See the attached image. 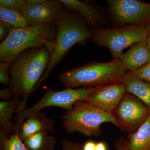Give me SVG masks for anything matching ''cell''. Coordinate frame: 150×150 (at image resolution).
Here are the masks:
<instances>
[{"instance_id": "27", "label": "cell", "mask_w": 150, "mask_h": 150, "mask_svg": "<svg viewBox=\"0 0 150 150\" xmlns=\"http://www.w3.org/2000/svg\"><path fill=\"white\" fill-rule=\"evenodd\" d=\"M11 28L7 25L0 22V39L2 40L7 37Z\"/></svg>"}, {"instance_id": "3", "label": "cell", "mask_w": 150, "mask_h": 150, "mask_svg": "<svg viewBox=\"0 0 150 150\" xmlns=\"http://www.w3.org/2000/svg\"><path fill=\"white\" fill-rule=\"evenodd\" d=\"M126 73L120 59H112L107 62H89L65 70L60 73L59 79L66 88H91L120 81Z\"/></svg>"}, {"instance_id": "26", "label": "cell", "mask_w": 150, "mask_h": 150, "mask_svg": "<svg viewBox=\"0 0 150 150\" xmlns=\"http://www.w3.org/2000/svg\"><path fill=\"white\" fill-rule=\"evenodd\" d=\"M14 96L8 87L2 89L0 90V98L3 101L10 100L13 98Z\"/></svg>"}, {"instance_id": "8", "label": "cell", "mask_w": 150, "mask_h": 150, "mask_svg": "<svg viewBox=\"0 0 150 150\" xmlns=\"http://www.w3.org/2000/svg\"><path fill=\"white\" fill-rule=\"evenodd\" d=\"M111 27L145 26L150 23V3L139 0H107Z\"/></svg>"}, {"instance_id": "18", "label": "cell", "mask_w": 150, "mask_h": 150, "mask_svg": "<svg viewBox=\"0 0 150 150\" xmlns=\"http://www.w3.org/2000/svg\"><path fill=\"white\" fill-rule=\"evenodd\" d=\"M53 134L47 132L37 133L23 141L29 150H55L57 141Z\"/></svg>"}, {"instance_id": "17", "label": "cell", "mask_w": 150, "mask_h": 150, "mask_svg": "<svg viewBox=\"0 0 150 150\" xmlns=\"http://www.w3.org/2000/svg\"><path fill=\"white\" fill-rule=\"evenodd\" d=\"M129 150H150V114L136 132L128 138Z\"/></svg>"}, {"instance_id": "16", "label": "cell", "mask_w": 150, "mask_h": 150, "mask_svg": "<svg viewBox=\"0 0 150 150\" xmlns=\"http://www.w3.org/2000/svg\"><path fill=\"white\" fill-rule=\"evenodd\" d=\"M120 81L125 86L127 92L133 94L141 100L150 111V83L129 72H126Z\"/></svg>"}, {"instance_id": "30", "label": "cell", "mask_w": 150, "mask_h": 150, "mask_svg": "<svg viewBox=\"0 0 150 150\" xmlns=\"http://www.w3.org/2000/svg\"><path fill=\"white\" fill-rule=\"evenodd\" d=\"M95 150H108L107 145L104 142H97L96 143Z\"/></svg>"}, {"instance_id": "22", "label": "cell", "mask_w": 150, "mask_h": 150, "mask_svg": "<svg viewBox=\"0 0 150 150\" xmlns=\"http://www.w3.org/2000/svg\"><path fill=\"white\" fill-rule=\"evenodd\" d=\"M131 72L137 77L150 83V61L139 69Z\"/></svg>"}, {"instance_id": "9", "label": "cell", "mask_w": 150, "mask_h": 150, "mask_svg": "<svg viewBox=\"0 0 150 150\" xmlns=\"http://www.w3.org/2000/svg\"><path fill=\"white\" fill-rule=\"evenodd\" d=\"M123 132L132 134L139 129L150 114L147 106L133 94L126 92L112 111Z\"/></svg>"}, {"instance_id": "24", "label": "cell", "mask_w": 150, "mask_h": 150, "mask_svg": "<svg viewBox=\"0 0 150 150\" xmlns=\"http://www.w3.org/2000/svg\"><path fill=\"white\" fill-rule=\"evenodd\" d=\"M0 7L4 8L21 12L17 0H1Z\"/></svg>"}, {"instance_id": "32", "label": "cell", "mask_w": 150, "mask_h": 150, "mask_svg": "<svg viewBox=\"0 0 150 150\" xmlns=\"http://www.w3.org/2000/svg\"><path fill=\"white\" fill-rule=\"evenodd\" d=\"M147 31L146 42L148 48L150 51V23L145 26Z\"/></svg>"}, {"instance_id": "29", "label": "cell", "mask_w": 150, "mask_h": 150, "mask_svg": "<svg viewBox=\"0 0 150 150\" xmlns=\"http://www.w3.org/2000/svg\"><path fill=\"white\" fill-rule=\"evenodd\" d=\"M46 0H26L27 7L37 5L44 2Z\"/></svg>"}, {"instance_id": "1", "label": "cell", "mask_w": 150, "mask_h": 150, "mask_svg": "<svg viewBox=\"0 0 150 150\" xmlns=\"http://www.w3.org/2000/svg\"><path fill=\"white\" fill-rule=\"evenodd\" d=\"M50 58L49 50L43 46L23 51L11 66V83L8 87L14 97L22 100L17 113L26 108V101L46 72Z\"/></svg>"}, {"instance_id": "2", "label": "cell", "mask_w": 150, "mask_h": 150, "mask_svg": "<svg viewBox=\"0 0 150 150\" xmlns=\"http://www.w3.org/2000/svg\"><path fill=\"white\" fill-rule=\"evenodd\" d=\"M57 35L46 72L33 91L48 79L54 68L76 44L85 45L91 37V28L78 14L64 8L55 22Z\"/></svg>"}, {"instance_id": "21", "label": "cell", "mask_w": 150, "mask_h": 150, "mask_svg": "<svg viewBox=\"0 0 150 150\" xmlns=\"http://www.w3.org/2000/svg\"><path fill=\"white\" fill-rule=\"evenodd\" d=\"M11 64L6 62H0V82L4 86L10 85L11 78L9 71Z\"/></svg>"}, {"instance_id": "25", "label": "cell", "mask_w": 150, "mask_h": 150, "mask_svg": "<svg viewBox=\"0 0 150 150\" xmlns=\"http://www.w3.org/2000/svg\"><path fill=\"white\" fill-rule=\"evenodd\" d=\"M114 146L117 150H129L127 139L121 137L114 142Z\"/></svg>"}, {"instance_id": "7", "label": "cell", "mask_w": 150, "mask_h": 150, "mask_svg": "<svg viewBox=\"0 0 150 150\" xmlns=\"http://www.w3.org/2000/svg\"><path fill=\"white\" fill-rule=\"evenodd\" d=\"M96 88H67L60 91H54L51 88L48 89L35 104L28 108H25L17 113V119L14 123L12 134H18L22 124L27 118L41 112L46 108L57 107L67 111L71 110L76 102L84 100Z\"/></svg>"}, {"instance_id": "31", "label": "cell", "mask_w": 150, "mask_h": 150, "mask_svg": "<svg viewBox=\"0 0 150 150\" xmlns=\"http://www.w3.org/2000/svg\"><path fill=\"white\" fill-rule=\"evenodd\" d=\"M21 12L27 7L26 0H17Z\"/></svg>"}, {"instance_id": "12", "label": "cell", "mask_w": 150, "mask_h": 150, "mask_svg": "<svg viewBox=\"0 0 150 150\" xmlns=\"http://www.w3.org/2000/svg\"><path fill=\"white\" fill-rule=\"evenodd\" d=\"M64 8L59 0H46L44 2L28 7L22 12L29 26L55 23Z\"/></svg>"}, {"instance_id": "4", "label": "cell", "mask_w": 150, "mask_h": 150, "mask_svg": "<svg viewBox=\"0 0 150 150\" xmlns=\"http://www.w3.org/2000/svg\"><path fill=\"white\" fill-rule=\"evenodd\" d=\"M57 35L55 23L11 29L0 45V62L11 64L21 54L28 48L46 46L50 54Z\"/></svg>"}, {"instance_id": "23", "label": "cell", "mask_w": 150, "mask_h": 150, "mask_svg": "<svg viewBox=\"0 0 150 150\" xmlns=\"http://www.w3.org/2000/svg\"><path fill=\"white\" fill-rule=\"evenodd\" d=\"M83 144L79 142L64 139L62 142L61 150H83Z\"/></svg>"}, {"instance_id": "6", "label": "cell", "mask_w": 150, "mask_h": 150, "mask_svg": "<svg viewBox=\"0 0 150 150\" xmlns=\"http://www.w3.org/2000/svg\"><path fill=\"white\" fill-rule=\"evenodd\" d=\"M146 37L145 26L128 25L91 29L90 39L96 46L108 48L113 60L119 59L124 49Z\"/></svg>"}, {"instance_id": "11", "label": "cell", "mask_w": 150, "mask_h": 150, "mask_svg": "<svg viewBox=\"0 0 150 150\" xmlns=\"http://www.w3.org/2000/svg\"><path fill=\"white\" fill-rule=\"evenodd\" d=\"M126 92L123 83L120 81L115 82L96 88L84 100L111 113Z\"/></svg>"}, {"instance_id": "15", "label": "cell", "mask_w": 150, "mask_h": 150, "mask_svg": "<svg viewBox=\"0 0 150 150\" xmlns=\"http://www.w3.org/2000/svg\"><path fill=\"white\" fill-rule=\"evenodd\" d=\"M21 100L14 97L10 100L0 102V144L12 134L14 123L11 122L12 118Z\"/></svg>"}, {"instance_id": "13", "label": "cell", "mask_w": 150, "mask_h": 150, "mask_svg": "<svg viewBox=\"0 0 150 150\" xmlns=\"http://www.w3.org/2000/svg\"><path fill=\"white\" fill-rule=\"evenodd\" d=\"M129 48L119 59L126 72L134 71L150 61V51L147 44L146 38L134 43Z\"/></svg>"}, {"instance_id": "5", "label": "cell", "mask_w": 150, "mask_h": 150, "mask_svg": "<svg viewBox=\"0 0 150 150\" xmlns=\"http://www.w3.org/2000/svg\"><path fill=\"white\" fill-rule=\"evenodd\" d=\"M62 126L68 134L79 132L87 137H98L103 123H110L123 131L112 113L105 112L84 100L76 102L62 115Z\"/></svg>"}, {"instance_id": "10", "label": "cell", "mask_w": 150, "mask_h": 150, "mask_svg": "<svg viewBox=\"0 0 150 150\" xmlns=\"http://www.w3.org/2000/svg\"><path fill=\"white\" fill-rule=\"evenodd\" d=\"M66 8L80 16L91 29L111 28L107 9L90 0H59Z\"/></svg>"}, {"instance_id": "19", "label": "cell", "mask_w": 150, "mask_h": 150, "mask_svg": "<svg viewBox=\"0 0 150 150\" xmlns=\"http://www.w3.org/2000/svg\"><path fill=\"white\" fill-rule=\"evenodd\" d=\"M0 22L13 28H25L30 26L21 12L3 7H0Z\"/></svg>"}, {"instance_id": "28", "label": "cell", "mask_w": 150, "mask_h": 150, "mask_svg": "<svg viewBox=\"0 0 150 150\" xmlns=\"http://www.w3.org/2000/svg\"><path fill=\"white\" fill-rule=\"evenodd\" d=\"M96 143L93 141H88L83 146V150H95Z\"/></svg>"}, {"instance_id": "20", "label": "cell", "mask_w": 150, "mask_h": 150, "mask_svg": "<svg viewBox=\"0 0 150 150\" xmlns=\"http://www.w3.org/2000/svg\"><path fill=\"white\" fill-rule=\"evenodd\" d=\"M0 146L1 150H29L17 134H11Z\"/></svg>"}, {"instance_id": "14", "label": "cell", "mask_w": 150, "mask_h": 150, "mask_svg": "<svg viewBox=\"0 0 150 150\" xmlns=\"http://www.w3.org/2000/svg\"><path fill=\"white\" fill-rule=\"evenodd\" d=\"M47 132L55 134V121L40 112L27 118L22 124L18 136L22 141L37 133Z\"/></svg>"}]
</instances>
